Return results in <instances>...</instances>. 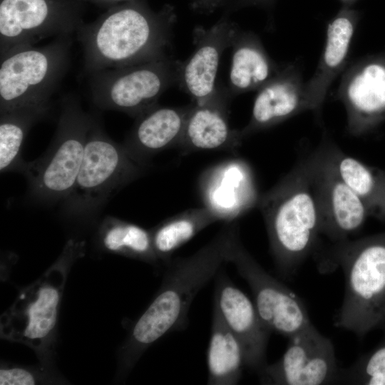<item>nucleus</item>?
<instances>
[{
	"mask_svg": "<svg viewBox=\"0 0 385 385\" xmlns=\"http://www.w3.org/2000/svg\"><path fill=\"white\" fill-rule=\"evenodd\" d=\"M176 19L170 4L153 12L130 0L93 23L82 24L76 34L83 50L84 71L91 74L168 56Z\"/></svg>",
	"mask_w": 385,
	"mask_h": 385,
	"instance_id": "obj_2",
	"label": "nucleus"
},
{
	"mask_svg": "<svg viewBox=\"0 0 385 385\" xmlns=\"http://www.w3.org/2000/svg\"><path fill=\"white\" fill-rule=\"evenodd\" d=\"M227 0H191L192 9L197 12L210 14L220 6H224Z\"/></svg>",
	"mask_w": 385,
	"mask_h": 385,
	"instance_id": "obj_31",
	"label": "nucleus"
},
{
	"mask_svg": "<svg viewBox=\"0 0 385 385\" xmlns=\"http://www.w3.org/2000/svg\"><path fill=\"white\" fill-rule=\"evenodd\" d=\"M103 1H105L106 2H118V1H121L124 0H103Z\"/></svg>",
	"mask_w": 385,
	"mask_h": 385,
	"instance_id": "obj_33",
	"label": "nucleus"
},
{
	"mask_svg": "<svg viewBox=\"0 0 385 385\" xmlns=\"http://www.w3.org/2000/svg\"><path fill=\"white\" fill-rule=\"evenodd\" d=\"M354 136L371 132L385 121V53L368 56L350 66L338 88Z\"/></svg>",
	"mask_w": 385,
	"mask_h": 385,
	"instance_id": "obj_14",
	"label": "nucleus"
},
{
	"mask_svg": "<svg viewBox=\"0 0 385 385\" xmlns=\"http://www.w3.org/2000/svg\"><path fill=\"white\" fill-rule=\"evenodd\" d=\"M217 217L207 207L185 210L150 230L154 251L159 260L168 264L173 254Z\"/></svg>",
	"mask_w": 385,
	"mask_h": 385,
	"instance_id": "obj_25",
	"label": "nucleus"
},
{
	"mask_svg": "<svg viewBox=\"0 0 385 385\" xmlns=\"http://www.w3.org/2000/svg\"><path fill=\"white\" fill-rule=\"evenodd\" d=\"M101 247L107 252L150 264L158 262L150 231L113 217H106L98 231Z\"/></svg>",
	"mask_w": 385,
	"mask_h": 385,
	"instance_id": "obj_27",
	"label": "nucleus"
},
{
	"mask_svg": "<svg viewBox=\"0 0 385 385\" xmlns=\"http://www.w3.org/2000/svg\"><path fill=\"white\" fill-rule=\"evenodd\" d=\"M239 30L238 26L225 14L210 29L200 26L195 28V48L186 61H180L178 81L192 103L205 104L227 97L223 89L216 86L215 80L222 53L231 46Z\"/></svg>",
	"mask_w": 385,
	"mask_h": 385,
	"instance_id": "obj_15",
	"label": "nucleus"
},
{
	"mask_svg": "<svg viewBox=\"0 0 385 385\" xmlns=\"http://www.w3.org/2000/svg\"><path fill=\"white\" fill-rule=\"evenodd\" d=\"M229 262L248 284L257 312L272 332L289 339L313 325L299 296L265 270L240 236L232 247Z\"/></svg>",
	"mask_w": 385,
	"mask_h": 385,
	"instance_id": "obj_10",
	"label": "nucleus"
},
{
	"mask_svg": "<svg viewBox=\"0 0 385 385\" xmlns=\"http://www.w3.org/2000/svg\"><path fill=\"white\" fill-rule=\"evenodd\" d=\"M230 101L222 97L205 104L192 102L178 146L187 152L239 148L244 138L240 130L229 125Z\"/></svg>",
	"mask_w": 385,
	"mask_h": 385,
	"instance_id": "obj_21",
	"label": "nucleus"
},
{
	"mask_svg": "<svg viewBox=\"0 0 385 385\" xmlns=\"http://www.w3.org/2000/svg\"><path fill=\"white\" fill-rule=\"evenodd\" d=\"M321 217V235L332 243L345 241L364 224L368 211L358 195L341 179L329 158L324 139L307 155Z\"/></svg>",
	"mask_w": 385,
	"mask_h": 385,
	"instance_id": "obj_12",
	"label": "nucleus"
},
{
	"mask_svg": "<svg viewBox=\"0 0 385 385\" xmlns=\"http://www.w3.org/2000/svg\"><path fill=\"white\" fill-rule=\"evenodd\" d=\"M339 373L332 341L313 324L290 337L282 357L258 374L264 384L322 385L338 382Z\"/></svg>",
	"mask_w": 385,
	"mask_h": 385,
	"instance_id": "obj_13",
	"label": "nucleus"
},
{
	"mask_svg": "<svg viewBox=\"0 0 385 385\" xmlns=\"http://www.w3.org/2000/svg\"><path fill=\"white\" fill-rule=\"evenodd\" d=\"M50 108H21L0 113V171L23 173L26 164L21 149L31 127L43 118Z\"/></svg>",
	"mask_w": 385,
	"mask_h": 385,
	"instance_id": "obj_26",
	"label": "nucleus"
},
{
	"mask_svg": "<svg viewBox=\"0 0 385 385\" xmlns=\"http://www.w3.org/2000/svg\"><path fill=\"white\" fill-rule=\"evenodd\" d=\"M214 308L240 341L246 367L257 373L267 364L266 351L271 331L255 304L224 272L217 274Z\"/></svg>",
	"mask_w": 385,
	"mask_h": 385,
	"instance_id": "obj_16",
	"label": "nucleus"
},
{
	"mask_svg": "<svg viewBox=\"0 0 385 385\" xmlns=\"http://www.w3.org/2000/svg\"><path fill=\"white\" fill-rule=\"evenodd\" d=\"M257 207L263 216L270 250L279 272L293 275L319 247L321 217L307 155L261 195Z\"/></svg>",
	"mask_w": 385,
	"mask_h": 385,
	"instance_id": "obj_3",
	"label": "nucleus"
},
{
	"mask_svg": "<svg viewBox=\"0 0 385 385\" xmlns=\"http://www.w3.org/2000/svg\"><path fill=\"white\" fill-rule=\"evenodd\" d=\"M180 61L170 56L91 75L93 103L103 110L118 111L136 118L158 105L161 95L178 83Z\"/></svg>",
	"mask_w": 385,
	"mask_h": 385,
	"instance_id": "obj_9",
	"label": "nucleus"
},
{
	"mask_svg": "<svg viewBox=\"0 0 385 385\" xmlns=\"http://www.w3.org/2000/svg\"><path fill=\"white\" fill-rule=\"evenodd\" d=\"M93 119L76 97L68 96L62 100L56 130L49 148L41 157L26 162L23 171L36 200H64L70 194L81 165Z\"/></svg>",
	"mask_w": 385,
	"mask_h": 385,
	"instance_id": "obj_6",
	"label": "nucleus"
},
{
	"mask_svg": "<svg viewBox=\"0 0 385 385\" xmlns=\"http://www.w3.org/2000/svg\"><path fill=\"white\" fill-rule=\"evenodd\" d=\"M338 382L346 384L385 385V342L340 370Z\"/></svg>",
	"mask_w": 385,
	"mask_h": 385,
	"instance_id": "obj_28",
	"label": "nucleus"
},
{
	"mask_svg": "<svg viewBox=\"0 0 385 385\" xmlns=\"http://www.w3.org/2000/svg\"><path fill=\"white\" fill-rule=\"evenodd\" d=\"M344 6H353L358 0H339Z\"/></svg>",
	"mask_w": 385,
	"mask_h": 385,
	"instance_id": "obj_32",
	"label": "nucleus"
},
{
	"mask_svg": "<svg viewBox=\"0 0 385 385\" xmlns=\"http://www.w3.org/2000/svg\"><path fill=\"white\" fill-rule=\"evenodd\" d=\"M320 251L322 267H340L345 277L334 325L359 337L385 327V232L332 243Z\"/></svg>",
	"mask_w": 385,
	"mask_h": 385,
	"instance_id": "obj_4",
	"label": "nucleus"
},
{
	"mask_svg": "<svg viewBox=\"0 0 385 385\" xmlns=\"http://www.w3.org/2000/svg\"><path fill=\"white\" fill-rule=\"evenodd\" d=\"M143 165L104 132L93 117L74 186L63 200L68 214L88 217L142 174Z\"/></svg>",
	"mask_w": 385,
	"mask_h": 385,
	"instance_id": "obj_8",
	"label": "nucleus"
},
{
	"mask_svg": "<svg viewBox=\"0 0 385 385\" xmlns=\"http://www.w3.org/2000/svg\"><path fill=\"white\" fill-rule=\"evenodd\" d=\"M360 19L353 6H342L327 25L325 46L312 78L304 84L309 108L318 113L334 78L344 68Z\"/></svg>",
	"mask_w": 385,
	"mask_h": 385,
	"instance_id": "obj_19",
	"label": "nucleus"
},
{
	"mask_svg": "<svg viewBox=\"0 0 385 385\" xmlns=\"http://www.w3.org/2000/svg\"><path fill=\"white\" fill-rule=\"evenodd\" d=\"M240 236L237 220L225 222L217 235L192 255L170 261L154 299L136 321L120 351L122 372L130 371L159 339L184 329L190 307L197 293L229 262Z\"/></svg>",
	"mask_w": 385,
	"mask_h": 385,
	"instance_id": "obj_1",
	"label": "nucleus"
},
{
	"mask_svg": "<svg viewBox=\"0 0 385 385\" xmlns=\"http://www.w3.org/2000/svg\"><path fill=\"white\" fill-rule=\"evenodd\" d=\"M85 242L70 240L56 262L35 282L21 290L2 315L1 335L22 343L46 358L53 344L58 313L67 274L84 252Z\"/></svg>",
	"mask_w": 385,
	"mask_h": 385,
	"instance_id": "obj_5",
	"label": "nucleus"
},
{
	"mask_svg": "<svg viewBox=\"0 0 385 385\" xmlns=\"http://www.w3.org/2000/svg\"><path fill=\"white\" fill-rule=\"evenodd\" d=\"M207 384H237L242 377L245 357L241 344L213 309L211 335L207 353Z\"/></svg>",
	"mask_w": 385,
	"mask_h": 385,
	"instance_id": "obj_24",
	"label": "nucleus"
},
{
	"mask_svg": "<svg viewBox=\"0 0 385 385\" xmlns=\"http://www.w3.org/2000/svg\"><path fill=\"white\" fill-rule=\"evenodd\" d=\"M304 84L301 72L294 64L281 67L273 78L257 90L250 120L240 129L242 138L309 111Z\"/></svg>",
	"mask_w": 385,
	"mask_h": 385,
	"instance_id": "obj_18",
	"label": "nucleus"
},
{
	"mask_svg": "<svg viewBox=\"0 0 385 385\" xmlns=\"http://www.w3.org/2000/svg\"><path fill=\"white\" fill-rule=\"evenodd\" d=\"M190 106L191 103L176 108L158 104L137 117L123 144L128 153L144 166L153 155L178 145Z\"/></svg>",
	"mask_w": 385,
	"mask_h": 385,
	"instance_id": "obj_20",
	"label": "nucleus"
},
{
	"mask_svg": "<svg viewBox=\"0 0 385 385\" xmlns=\"http://www.w3.org/2000/svg\"><path fill=\"white\" fill-rule=\"evenodd\" d=\"M71 46V35L59 36L44 46L24 47L0 58V113L51 108V96L70 63Z\"/></svg>",
	"mask_w": 385,
	"mask_h": 385,
	"instance_id": "obj_7",
	"label": "nucleus"
},
{
	"mask_svg": "<svg viewBox=\"0 0 385 385\" xmlns=\"http://www.w3.org/2000/svg\"><path fill=\"white\" fill-rule=\"evenodd\" d=\"M81 24L57 0H1L0 58L50 36L71 35Z\"/></svg>",
	"mask_w": 385,
	"mask_h": 385,
	"instance_id": "obj_11",
	"label": "nucleus"
},
{
	"mask_svg": "<svg viewBox=\"0 0 385 385\" xmlns=\"http://www.w3.org/2000/svg\"><path fill=\"white\" fill-rule=\"evenodd\" d=\"M275 0H227L225 7V14H229L243 8L250 6L266 7L272 6Z\"/></svg>",
	"mask_w": 385,
	"mask_h": 385,
	"instance_id": "obj_30",
	"label": "nucleus"
},
{
	"mask_svg": "<svg viewBox=\"0 0 385 385\" xmlns=\"http://www.w3.org/2000/svg\"><path fill=\"white\" fill-rule=\"evenodd\" d=\"M204 207L219 221L237 220L255 205L260 196L250 167L240 159L212 166L199 182Z\"/></svg>",
	"mask_w": 385,
	"mask_h": 385,
	"instance_id": "obj_17",
	"label": "nucleus"
},
{
	"mask_svg": "<svg viewBox=\"0 0 385 385\" xmlns=\"http://www.w3.org/2000/svg\"><path fill=\"white\" fill-rule=\"evenodd\" d=\"M40 377L35 371L17 366L0 369L1 385H33L38 383Z\"/></svg>",
	"mask_w": 385,
	"mask_h": 385,
	"instance_id": "obj_29",
	"label": "nucleus"
},
{
	"mask_svg": "<svg viewBox=\"0 0 385 385\" xmlns=\"http://www.w3.org/2000/svg\"><path fill=\"white\" fill-rule=\"evenodd\" d=\"M323 138L339 176L361 200L369 216L385 222V170L347 155L327 135Z\"/></svg>",
	"mask_w": 385,
	"mask_h": 385,
	"instance_id": "obj_23",
	"label": "nucleus"
},
{
	"mask_svg": "<svg viewBox=\"0 0 385 385\" xmlns=\"http://www.w3.org/2000/svg\"><path fill=\"white\" fill-rule=\"evenodd\" d=\"M232 48L228 85L223 88L229 98L260 88L279 71L265 51L260 38L252 32L239 30Z\"/></svg>",
	"mask_w": 385,
	"mask_h": 385,
	"instance_id": "obj_22",
	"label": "nucleus"
}]
</instances>
